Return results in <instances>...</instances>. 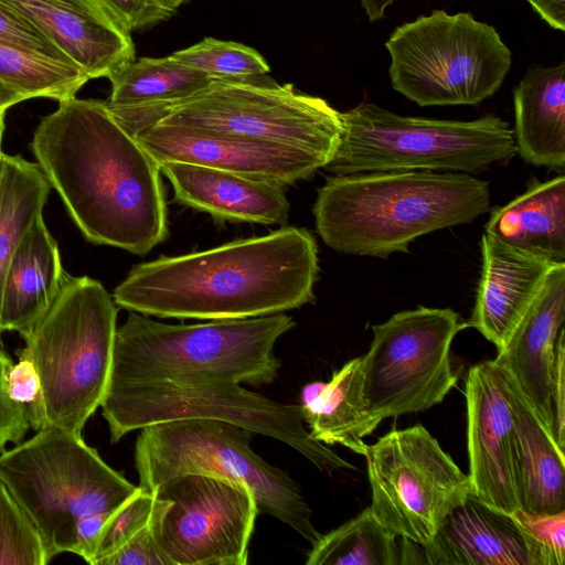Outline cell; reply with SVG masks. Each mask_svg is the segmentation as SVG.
Returning <instances> with one entry per match:
<instances>
[{
    "instance_id": "1",
    "label": "cell",
    "mask_w": 565,
    "mask_h": 565,
    "mask_svg": "<svg viewBox=\"0 0 565 565\" xmlns=\"http://www.w3.org/2000/svg\"><path fill=\"white\" fill-rule=\"evenodd\" d=\"M31 149L89 242L143 256L167 238L160 166L105 102H58L38 126Z\"/></svg>"
},
{
    "instance_id": "2",
    "label": "cell",
    "mask_w": 565,
    "mask_h": 565,
    "mask_svg": "<svg viewBox=\"0 0 565 565\" xmlns=\"http://www.w3.org/2000/svg\"><path fill=\"white\" fill-rule=\"evenodd\" d=\"M318 246L302 227L141 263L115 288L117 306L143 316L227 320L315 301Z\"/></svg>"
},
{
    "instance_id": "3",
    "label": "cell",
    "mask_w": 565,
    "mask_h": 565,
    "mask_svg": "<svg viewBox=\"0 0 565 565\" xmlns=\"http://www.w3.org/2000/svg\"><path fill=\"white\" fill-rule=\"evenodd\" d=\"M487 181L469 173L380 171L333 175L313 204L322 241L341 254L387 258L431 232L490 207Z\"/></svg>"
},
{
    "instance_id": "4",
    "label": "cell",
    "mask_w": 565,
    "mask_h": 565,
    "mask_svg": "<svg viewBox=\"0 0 565 565\" xmlns=\"http://www.w3.org/2000/svg\"><path fill=\"white\" fill-rule=\"evenodd\" d=\"M117 312L98 280L67 275L53 305L22 337V350L41 383L26 405L35 431L58 427L81 434L100 406L111 372Z\"/></svg>"
},
{
    "instance_id": "5",
    "label": "cell",
    "mask_w": 565,
    "mask_h": 565,
    "mask_svg": "<svg viewBox=\"0 0 565 565\" xmlns=\"http://www.w3.org/2000/svg\"><path fill=\"white\" fill-rule=\"evenodd\" d=\"M295 326L285 312L169 324L130 311L116 330L108 386L193 375L267 385L281 367L275 344Z\"/></svg>"
},
{
    "instance_id": "6",
    "label": "cell",
    "mask_w": 565,
    "mask_h": 565,
    "mask_svg": "<svg viewBox=\"0 0 565 565\" xmlns=\"http://www.w3.org/2000/svg\"><path fill=\"white\" fill-rule=\"evenodd\" d=\"M106 106L132 135L151 124L185 127L297 148L327 163L342 134L341 113L327 100L266 75L213 79L205 88L174 103Z\"/></svg>"
},
{
    "instance_id": "7",
    "label": "cell",
    "mask_w": 565,
    "mask_h": 565,
    "mask_svg": "<svg viewBox=\"0 0 565 565\" xmlns=\"http://www.w3.org/2000/svg\"><path fill=\"white\" fill-rule=\"evenodd\" d=\"M339 146L324 166L334 175L380 171L476 173L515 154L510 125L494 114L473 120L394 114L373 103L341 113Z\"/></svg>"
},
{
    "instance_id": "8",
    "label": "cell",
    "mask_w": 565,
    "mask_h": 565,
    "mask_svg": "<svg viewBox=\"0 0 565 565\" xmlns=\"http://www.w3.org/2000/svg\"><path fill=\"white\" fill-rule=\"evenodd\" d=\"M139 430L134 459L142 490L152 493L185 475L228 478L250 489L259 513L288 525L311 545L321 536L298 483L253 450L255 433L248 428L221 419L185 418Z\"/></svg>"
},
{
    "instance_id": "9",
    "label": "cell",
    "mask_w": 565,
    "mask_h": 565,
    "mask_svg": "<svg viewBox=\"0 0 565 565\" xmlns=\"http://www.w3.org/2000/svg\"><path fill=\"white\" fill-rule=\"evenodd\" d=\"M0 481L38 527L50 558L71 552L76 523L110 512L138 491L81 434L38 430L0 454Z\"/></svg>"
},
{
    "instance_id": "10",
    "label": "cell",
    "mask_w": 565,
    "mask_h": 565,
    "mask_svg": "<svg viewBox=\"0 0 565 565\" xmlns=\"http://www.w3.org/2000/svg\"><path fill=\"white\" fill-rule=\"evenodd\" d=\"M111 443L148 425L185 418L226 420L281 441L331 475L355 469L303 426L300 406L207 376L107 386L100 404Z\"/></svg>"
},
{
    "instance_id": "11",
    "label": "cell",
    "mask_w": 565,
    "mask_h": 565,
    "mask_svg": "<svg viewBox=\"0 0 565 565\" xmlns=\"http://www.w3.org/2000/svg\"><path fill=\"white\" fill-rule=\"evenodd\" d=\"M392 87L422 107L478 105L502 86L512 53L470 12L428 15L397 26L385 42Z\"/></svg>"
},
{
    "instance_id": "12",
    "label": "cell",
    "mask_w": 565,
    "mask_h": 565,
    "mask_svg": "<svg viewBox=\"0 0 565 565\" xmlns=\"http://www.w3.org/2000/svg\"><path fill=\"white\" fill-rule=\"evenodd\" d=\"M467 327L450 308L424 306L372 326L373 340L361 356L371 414L383 420L441 403L458 381L451 343Z\"/></svg>"
},
{
    "instance_id": "13",
    "label": "cell",
    "mask_w": 565,
    "mask_h": 565,
    "mask_svg": "<svg viewBox=\"0 0 565 565\" xmlns=\"http://www.w3.org/2000/svg\"><path fill=\"white\" fill-rule=\"evenodd\" d=\"M370 509L396 537L426 545L471 482L423 426L393 429L367 445Z\"/></svg>"
},
{
    "instance_id": "14",
    "label": "cell",
    "mask_w": 565,
    "mask_h": 565,
    "mask_svg": "<svg viewBox=\"0 0 565 565\" xmlns=\"http://www.w3.org/2000/svg\"><path fill=\"white\" fill-rule=\"evenodd\" d=\"M150 524L168 565H246L259 514L236 480L185 475L160 484Z\"/></svg>"
},
{
    "instance_id": "15",
    "label": "cell",
    "mask_w": 565,
    "mask_h": 565,
    "mask_svg": "<svg viewBox=\"0 0 565 565\" xmlns=\"http://www.w3.org/2000/svg\"><path fill=\"white\" fill-rule=\"evenodd\" d=\"M467 447L472 492L505 513L520 508L512 390L494 360L472 365L465 380Z\"/></svg>"
},
{
    "instance_id": "16",
    "label": "cell",
    "mask_w": 565,
    "mask_h": 565,
    "mask_svg": "<svg viewBox=\"0 0 565 565\" xmlns=\"http://www.w3.org/2000/svg\"><path fill=\"white\" fill-rule=\"evenodd\" d=\"M134 136L159 164L185 162L287 186L327 161L313 153L246 137L151 124Z\"/></svg>"
},
{
    "instance_id": "17",
    "label": "cell",
    "mask_w": 565,
    "mask_h": 565,
    "mask_svg": "<svg viewBox=\"0 0 565 565\" xmlns=\"http://www.w3.org/2000/svg\"><path fill=\"white\" fill-rule=\"evenodd\" d=\"M89 77H108L135 60L131 32L102 0H2Z\"/></svg>"
},
{
    "instance_id": "18",
    "label": "cell",
    "mask_w": 565,
    "mask_h": 565,
    "mask_svg": "<svg viewBox=\"0 0 565 565\" xmlns=\"http://www.w3.org/2000/svg\"><path fill=\"white\" fill-rule=\"evenodd\" d=\"M564 321L565 263H556L494 359L553 437L551 385L557 338Z\"/></svg>"
},
{
    "instance_id": "19",
    "label": "cell",
    "mask_w": 565,
    "mask_h": 565,
    "mask_svg": "<svg viewBox=\"0 0 565 565\" xmlns=\"http://www.w3.org/2000/svg\"><path fill=\"white\" fill-rule=\"evenodd\" d=\"M482 270L468 327L500 350L540 294L556 264L484 233Z\"/></svg>"
},
{
    "instance_id": "20",
    "label": "cell",
    "mask_w": 565,
    "mask_h": 565,
    "mask_svg": "<svg viewBox=\"0 0 565 565\" xmlns=\"http://www.w3.org/2000/svg\"><path fill=\"white\" fill-rule=\"evenodd\" d=\"M174 201L217 221L284 225L290 203L280 184L185 162L160 166Z\"/></svg>"
},
{
    "instance_id": "21",
    "label": "cell",
    "mask_w": 565,
    "mask_h": 565,
    "mask_svg": "<svg viewBox=\"0 0 565 565\" xmlns=\"http://www.w3.org/2000/svg\"><path fill=\"white\" fill-rule=\"evenodd\" d=\"M422 548L429 565H529L524 539L512 516L473 492L446 515Z\"/></svg>"
},
{
    "instance_id": "22",
    "label": "cell",
    "mask_w": 565,
    "mask_h": 565,
    "mask_svg": "<svg viewBox=\"0 0 565 565\" xmlns=\"http://www.w3.org/2000/svg\"><path fill=\"white\" fill-rule=\"evenodd\" d=\"M65 273L57 244L43 215L24 233L0 284V330L24 337L62 290Z\"/></svg>"
},
{
    "instance_id": "23",
    "label": "cell",
    "mask_w": 565,
    "mask_h": 565,
    "mask_svg": "<svg viewBox=\"0 0 565 565\" xmlns=\"http://www.w3.org/2000/svg\"><path fill=\"white\" fill-rule=\"evenodd\" d=\"M516 153L535 167L565 169V63L532 65L513 89Z\"/></svg>"
},
{
    "instance_id": "24",
    "label": "cell",
    "mask_w": 565,
    "mask_h": 565,
    "mask_svg": "<svg viewBox=\"0 0 565 565\" xmlns=\"http://www.w3.org/2000/svg\"><path fill=\"white\" fill-rule=\"evenodd\" d=\"M302 420L310 436L324 445H341L364 456V438L382 422L369 411L361 356L333 372L329 382H311L300 393Z\"/></svg>"
},
{
    "instance_id": "25",
    "label": "cell",
    "mask_w": 565,
    "mask_h": 565,
    "mask_svg": "<svg viewBox=\"0 0 565 565\" xmlns=\"http://www.w3.org/2000/svg\"><path fill=\"white\" fill-rule=\"evenodd\" d=\"M486 232L553 263H565V177L529 184L525 192L495 206Z\"/></svg>"
},
{
    "instance_id": "26",
    "label": "cell",
    "mask_w": 565,
    "mask_h": 565,
    "mask_svg": "<svg viewBox=\"0 0 565 565\" xmlns=\"http://www.w3.org/2000/svg\"><path fill=\"white\" fill-rule=\"evenodd\" d=\"M509 382L512 390L520 508L531 513L563 511L565 510L564 451L557 446L553 435L522 394L510 380Z\"/></svg>"
},
{
    "instance_id": "27",
    "label": "cell",
    "mask_w": 565,
    "mask_h": 565,
    "mask_svg": "<svg viewBox=\"0 0 565 565\" xmlns=\"http://www.w3.org/2000/svg\"><path fill=\"white\" fill-rule=\"evenodd\" d=\"M111 107L174 103L205 88L214 78L167 57H140L119 66L107 77Z\"/></svg>"
},
{
    "instance_id": "28",
    "label": "cell",
    "mask_w": 565,
    "mask_h": 565,
    "mask_svg": "<svg viewBox=\"0 0 565 565\" xmlns=\"http://www.w3.org/2000/svg\"><path fill=\"white\" fill-rule=\"evenodd\" d=\"M51 184L38 163L20 156L0 157V284L9 260L30 225L41 215ZM0 330V347H2Z\"/></svg>"
},
{
    "instance_id": "29",
    "label": "cell",
    "mask_w": 565,
    "mask_h": 565,
    "mask_svg": "<svg viewBox=\"0 0 565 565\" xmlns=\"http://www.w3.org/2000/svg\"><path fill=\"white\" fill-rule=\"evenodd\" d=\"M90 77L75 63L0 41V82L25 99L75 97Z\"/></svg>"
},
{
    "instance_id": "30",
    "label": "cell",
    "mask_w": 565,
    "mask_h": 565,
    "mask_svg": "<svg viewBox=\"0 0 565 565\" xmlns=\"http://www.w3.org/2000/svg\"><path fill=\"white\" fill-rule=\"evenodd\" d=\"M373 515L370 507L319 537L307 565H399L401 546Z\"/></svg>"
},
{
    "instance_id": "31",
    "label": "cell",
    "mask_w": 565,
    "mask_h": 565,
    "mask_svg": "<svg viewBox=\"0 0 565 565\" xmlns=\"http://www.w3.org/2000/svg\"><path fill=\"white\" fill-rule=\"evenodd\" d=\"M177 62L217 79L266 75L270 66L255 49L233 41L204 38L199 43L170 55Z\"/></svg>"
},
{
    "instance_id": "32",
    "label": "cell",
    "mask_w": 565,
    "mask_h": 565,
    "mask_svg": "<svg viewBox=\"0 0 565 565\" xmlns=\"http://www.w3.org/2000/svg\"><path fill=\"white\" fill-rule=\"evenodd\" d=\"M50 561L38 527L0 481V565H45Z\"/></svg>"
},
{
    "instance_id": "33",
    "label": "cell",
    "mask_w": 565,
    "mask_h": 565,
    "mask_svg": "<svg viewBox=\"0 0 565 565\" xmlns=\"http://www.w3.org/2000/svg\"><path fill=\"white\" fill-rule=\"evenodd\" d=\"M510 515L526 545L529 565H563L565 561V510L531 513L521 508Z\"/></svg>"
},
{
    "instance_id": "34",
    "label": "cell",
    "mask_w": 565,
    "mask_h": 565,
    "mask_svg": "<svg viewBox=\"0 0 565 565\" xmlns=\"http://www.w3.org/2000/svg\"><path fill=\"white\" fill-rule=\"evenodd\" d=\"M156 497L140 487L105 522L92 565L118 550L150 522Z\"/></svg>"
},
{
    "instance_id": "35",
    "label": "cell",
    "mask_w": 565,
    "mask_h": 565,
    "mask_svg": "<svg viewBox=\"0 0 565 565\" xmlns=\"http://www.w3.org/2000/svg\"><path fill=\"white\" fill-rule=\"evenodd\" d=\"M12 363L0 347V454L4 451L7 443H21L30 427L26 405L14 402L7 391L6 375Z\"/></svg>"
},
{
    "instance_id": "36",
    "label": "cell",
    "mask_w": 565,
    "mask_h": 565,
    "mask_svg": "<svg viewBox=\"0 0 565 565\" xmlns=\"http://www.w3.org/2000/svg\"><path fill=\"white\" fill-rule=\"evenodd\" d=\"M0 41L67 60L31 22L2 0H0Z\"/></svg>"
},
{
    "instance_id": "37",
    "label": "cell",
    "mask_w": 565,
    "mask_h": 565,
    "mask_svg": "<svg viewBox=\"0 0 565 565\" xmlns=\"http://www.w3.org/2000/svg\"><path fill=\"white\" fill-rule=\"evenodd\" d=\"M97 565H168L161 554L150 522Z\"/></svg>"
},
{
    "instance_id": "38",
    "label": "cell",
    "mask_w": 565,
    "mask_h": 565,
    "mask_svg": "<svg viewBox=\"0 0 565 565\" xmlns=\"http://www.w3.org/2000/svg\"><path fill=\"white\" fill-rule=\"evenodd\" d=\"M102 1L130 32L156 25L173 15L157 0Z\"/></svg>"
},
{
    "instance_id": "39",
    "label": "cell",
    "mask_w": 565,
    "mask_h": 565,
    "mask_svg": "<svg viewBox=\"0 0 565 565\" xmlns=\"http://www.w3.org/2000/svg\"><path fill=\"white\" fill-rule=\"evenodd\" d=\"M19 361L12 363L6 375L9 396L18 403H32L40 392V376L31 358L22 350L17 351Z\"/></svg>"
},
{
    "instance_id": "40",
    "label": "cell",
    "mask_w": 565,
    "mask_h": 565,
    "mask_svg": "<svg viewBox=\"0 0 565 565\" xmlns=\"http://www.w3.org/2000/svg\"><path fill=\"white\" fill-rule=\"evenodd\" d=\"M565 332L559 331L556 345V359L551 385V405L553 413L554 437L557 446L565 449Z\"/></svg>"
},
{
    "instance_id": "41",
    "label": "cell",
    "mask_w": 565,
    "mask_h": 565,
    "mask_svg": "<svg viewBox=\"0 0 565 565\" xmlns=\"http://www.w3.org/2000/svg\"><path fill=\"white\" fill-rule=\"evenodd\" d=\"M113 511L82 518L74 529L71 552L92 565L102 529Z\"/></svg>"
},
{
    "instance_id": "42",
    "label": "cell",
    "mask_w": 565,
    "mask_h": 565,
    "mask_svg": "<svg viewBox=\"0 0 565 565\" xmlns=\"http://www.w3.org/2000/svg\"><path fill=\"white\" fill-rule=\"evenodd\" d=\"M552 29L565 31V0H525Z\"/></svg>"
},
{
    "instance_id": "43",
    "label": "cell",
    "mask_w": 565,
    "mask_h": 565,
    "mask_svg": "<svg viewBox=\"0 0 565 565\" xmlns=\"http://www.w3.org/2000/svg\"><path fill=\"white\" fill-rule=\"evenodd\" d=\"M396 0H361V7L364 9L370 22L381 20L385 17L386 9Z\"/></svg>"
},
{
    "instance_id": "44",
    "label": "cell",
    "mask_w": 565,
    "mask_h": 565,
    "mask_svg": "<svg viewBox=\"0 0 565 565\" xmlns=\"http://www.w3.org/2000/svg\"><path fill=\"white\" fill-rule=\"evenodd\" d=\"M26 100L21 94L0 82V108H10L11 106Z\"/></svg>"
},
{
    "instance_id": "45",
    "label": "cell",
    "mask_w": 565,
    "mask_h": 565,
    "mask_svg": "<svg viewBox=\"0 0 565 565\" xmlns=\"http://www.w3.org/2000/svg\"><path fill=\"white\" fill-rule=\"evenodd\" d=\"M163 8L174 13L177 9L189 0H157Z\"/></svg>"
},
{
    "instance_id": "46",
    "label": "cell",
    "mask_w": 565,
    "mask_h": 565,
    "mask_svg": "<svg viewBox=\"0 0 565 565\" xmlns=\"http://www.w3.org/2000/svg\"><path fill=\"white\" fill-rule=\"evenodd\" d=\"M7 110H8V108H0V157L3 153L2 152V139H3L4 129H6Z\"/></svg>"
}]
</instances>
